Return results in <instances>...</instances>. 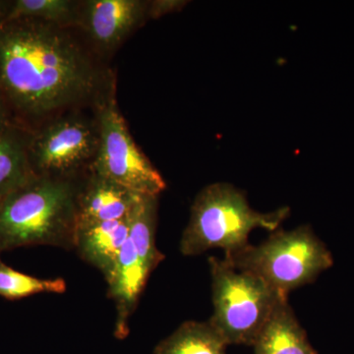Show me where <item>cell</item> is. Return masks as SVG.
Instances as JSON below:
<instances>
[{
  "label": "cell",
  "instance_id": "cell-1",
  "mask_svg": "<svg viewBox=\"0 0 354 354\" xmlns=\"http://www.w3.org/2000/svg\"><path fill=\"white\" fill-rule=\"evenodd\" d=\"M101 70L66 28L32 19L0 21V97L22 115L44 118L94 99Z\"/></svg>",
  "mask_w": 354,
  "mask_h": 354
},
{
  "label": "cell",
  "instance_id": "cell-2",
  "mask_svg": "<svg viewBox=\"0 0 354 354\" xmlns=\"http://www.w3.org/2000/svg\"><path fill=\"white\" fill-rule=\"evenodd\" d=\"M76 178L35 176L0 204V253L19 247L75 249Z\"/></svg>",
  "mask_w": 354,
  "mask_h": 354
},
{
  "label": "cell",
  "instance_id": "cell-3",
  "mask_svg": "<svg viewBox=\"0 0 354 354\" xmlns=\"http://www.w3.org/2000/svg\"><path fill=\"white\" fill-rule=\"evenodd\" d=\"M288 215V208L259 213L249 206L245 194L232 184H211L195 198L179 249L183 255L192 257L221 248L227 257L249 245L248 236L253 230L276 232Z\"/></svg>",
  "mask_w": 354,
  "mask_h": 354
},
{
  "label": "cell",
  "instance_id": "cell-4",
  "mask_svg": "<svg viewBox=\"0 0 354 354\" xmlns=\"http://www.w3.org/2000/svg\"><path fill=\"white\" fill-rule=\"evenodd\" d=\"M241 271L252 272L283 297L315 281L332 267V254L309 225L276 230L260 245L249 244L223 258Z\"/></svg>",
  "mask_w": 354,
  "mask_h": 354
},
{
  "label": "cell",
  "instance_id": "cell-5",
  "mask_svg": "<svg viewBox=\"0 0 354 354\" xmlns=\"http://www.w3.org/2000/svg\"><path fill=\"white\" fill-rule=\"evenodd\" d=\"M214 314L209 322L225 342L252 346L283 297L252 272L209 259Z\"/></svg>",
  "mask_w": 354,
  "mask_h": 354
},
{
  "label": "cell",
  "instance_id": "cell-6",
  "mask_svg": "<svg viewBox=\"0 0 354 354\" xmlns=\"http://www.w3.org/2000/svg\"><path fill=\"white\" fill-rule=\"evenodd\" d=\"M158 197L140 195L130 218L129 235L108 283L109 297L115 302V335L127 337L130 317L153 270L165 259L156 245Z\"/></svg>",
  "mask_w": 354,
  "mask_h": 354
},
{
  "label": "cell",
  "instance_id": "cell-7",
  "mask_svg": "<svg viewBox=\"0 0 354 354\" xmlns=\"http://www.w3.org/2000/svg\"><path fill=\"white\" fill-rule=\"evenodd\" d=\"M97 106L100 145L91 172L135 194L158 197L167 183L133 140L114 93H106Z\"/></svg>",
  "mask_w": 354,
  "mask_h": 354
},
{
  "label": "cell",
  "instance_id": "cell-8",
  "mask_svg": "<svg viewBox=\"0 0 354 354\" xmlns=\"http://www.w3.org/2000/svg\"><path fill=\"white\" fill-rule=\"evenodd\" d=\"M99 145L97 120L67 115L41 129L32 142L28 158L36 176L76 178L84 167L91 169Z\"/></svg>",
  "mask_w": 354,
  "mask_h": 354
},
{
  "label": "cell",
  "instance_id": "cell-9",
  "mask_svg": "<svg viewBox=\"0 0 354 354\" xmlns=\"http://www.w3.org/2000/svg\"><path fill=\"white\" fill-rule=\"evenodd\" d=\"M149 2L90 0L79 7L77 24L102 51H113L148 17Z\"/></svg>",
  "mask_w": 354,
  "mask_h": 354
},
{
  "label": "cell",
  "instance_id": "cell-10",
  "mask_svg": "<svg viewBox=\"0 0 354 354\" xmlns=\"http://www.w3.org/2000/svg\"><path fill=\"white\" fill-rule=\"evenodd\" d=\"M130 218L131 214L123 220L77 223V252L86 262L97 268L106 281L111 278L121 249L127 241Z\"/></svg>",
  "mask_w": 354,
  "mask_h": 354
},
{
  "label": "cell",
  "instance_id": "cell-11",
  "mask_svg": "<svg viewBox=\"0 0 354 354\" xmlns=\"http://www.w3.org/2000/svg\"><path fill=\"white\" fill-rule=\"evenodd\" d=\"M139 196L91 172L79 193L77 223L123 220L130 216Z\"/></svg>",
  "mask_w": 354,
  "mask_h": 354
},
{
  "label": "cell",
  "instance_id": "cell-12",
  "mask_svg": "<svg viewBox=\"0 0 354 354\" xmlns=\"http://www.w3.org/2000/svg\"><path fill=\"white\" fill-rule=\"evenodd\" d=\"M252 346L255 354H317L288 300L274 309Z\"/></svg>",
  "mask_w": 354,
  "mask_h": 354
},
{
  "label": "cell",
  "instance_id": "cell-13",
  "mask_svg": "<svg viewBox=\"0 0 354 354\" xmlns=\"http://www.w3.org/2000/svg\"><path fill=\"white\" fill-rule=\"evenodd\" d=\"M227 346L209 321H187L156 346L155 354H227Z\"/></svg>",
  "mask_w": 354,
  "mask_h": 354
},
{
  "label": "cell",
  "instance_id": "cell-14",
  "mask_svg": "<svg viewBox=\"0 0 354 354\" xmlns=\"http://www.w3.org/2000/svg\"><path fill=\"white\" fill-rule=\"evenodd\" d=\"M35 176L22 147L0 137V204Z\"/></svg>",
  "mask_w": 354,
  "mask_h": 354
},
{
  "label": "cell",
  "instance_id": "cell-15",
  "mask_svg": "<svg viewBox=\"0 0 354 354\" xmlns=\"http://www.w3.org/2000/svg\"><path fill=\"white\" fill-rule=\"evenodd\" d=\"M64 279H38L16 271L0 260V297L16 300L39 293H64Z\"/></svg>",
  "mask_w": 354,
  "mask_h": 354
},
{
  "label": "cell",
  "instance_id": "cell-16",
  "mask_svg": "<svg viewBox=\"0 0 354 354\" xmlns=\"http://www.w3.org/2000/svg\"><path fill=\"white\" fill-rule=\"evenodd\" d=\"M80 3L69 0H20L7 18H32L67 28L77 23Z\"/></svg>",
  "mask_w": 354,
  "mask_h": 354
},
{
  "label": "cell",
  "instance_id": "cell-17",
  "mask_svg": "<svg viewBox=\"0 0 354 354\" xmlns=\"http://www.w3.org/2000/svg\"><path fill=\"white\" fill-rule=\"evenodd\" d=\"M186 2L176 1V0H158V1L149 2L148 17L160 18L165 14L180 10L181 7Z\"/></svg>",
  "mask_w": 354,
  "mask_h": 354
},
{
  "label": "cell",
  "instance_id": "cell-18",
  "mask_svg": "<svg viewBox=\"0 0 354 354\" xmlns=\"http://www.w3.org/2000/svg\"><path fill=\"white\" fill-rule=\"evenodd\" d=\"M3 122V109H2L1 100H0V127H2Z\"/></svg>",
  "mask_w": 354,
  "mask_h": 354
}]
</instances>
